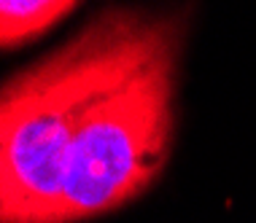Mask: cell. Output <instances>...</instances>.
I'll return each mask as SVG.
<instances>
[{"mask_svg": "<svg viewBox=\"0 0 256 223\" xmlns=\"http://www.w3.org/2000/svg\"><path fill=\"white\" fill-rule=\"evenodd\" d=\"M76 5L78 0H0V43L3 48L30 43Z\"/></svg>", "mask_w": 256, "mask_h": 223, "instance_id": "3", "label": "cell"}, {"mask_svg": "<svg viewBox=\"0 0 256 223\" xmlns=\"http://www.w3.org/2000/svg\"><path fill=\"white\" fill-rule=\"evenodd\" d=\"M172 16L106 11L73 40L11 75L0 94V223H57L65 164L86 116L168 43Z\"/></svg>", "mask_w": 256, "mask_h": 223, "instance_id": "1", "label": "cell"}, {"mask_svg": "<svg viewBox=\"0 0 256 223\" xmlns=\"http://www.w3.org/2000/svg\"><path fill=\"white\" fill-rule=\"evenodd\" d=\"M181 40L100 102L70 145L57 223H84L146 194L170 159Z\"/></svg>", "mask_w": 256, "mask_h": 223, "instance_id": "2", "label": "cell"}]
</instances>
